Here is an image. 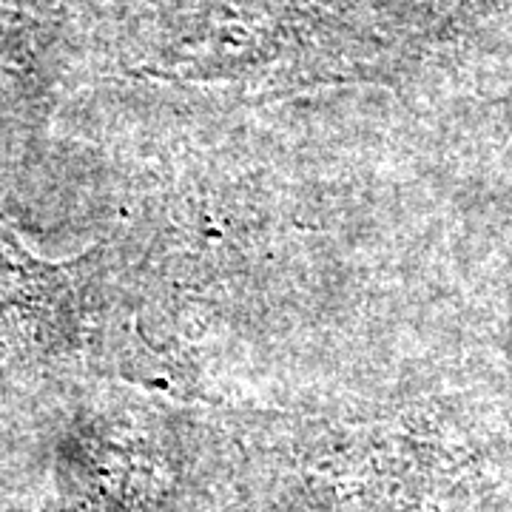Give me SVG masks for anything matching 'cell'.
Listing matches in <instances>:
<instances>
[{
  "instance_id": "1",
  "label": "cell",
  "mask_w": 512,
  "mask_h": 512,
  "mask_svg": "<svg viewBox=\"0 0 512 512\" xmlns=\"http://www.w3.org/2000/svg\"><path fill=\"white\" fill-rule=\"evenodd\" d=\"M69 276L23 251L0 225V367L37 365L69 336Z\"/></svg>"
}]
</instances>
